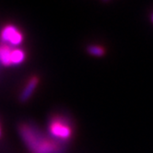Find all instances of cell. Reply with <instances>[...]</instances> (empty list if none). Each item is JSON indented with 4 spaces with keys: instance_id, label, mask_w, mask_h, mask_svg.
Returning a JSON list of instances; mask_svg holds the SVG:
<instances>
[{
    "instance_id": "cell-1",
    "label": "cell",
    "mask_w": 153,
    "mask_h": 153,
    "mask_svg": "<svg viewBox=\"0 0 153 153\" xmlns=\"http://www.w3.org/2000/svg\"><path fill=\"white\" fill-rule=\"evenodd\" d=\"M19 132L30 153H64L65 146L47 137L34 126L24 124Z\"/></svg>"
},
{
    "instance_id": "cell-2",
    "label": "cell",
    "mask_w": 153,
    "mask_h": 153,
    "mask_svg": "<svg viewBox=\"0 0 153 153\" xmlns=\"http://www.w3.org/2000/svg\"><path fill=\"white\" fill-rule=\"evenodd\" d=\"M48 129L50 137L64 145L72 139L74 133L71 120L63 115L53 117L50 120Z\"/></svg>"
},
{
    "instance_id": "cell-3",
    "label": "cell",
    "mask_w": 153,
    "mask_h": 153,
    "mask_svg": "<svg viewBox=\"0 0 153 153\" xmlns=\"http://www.w3.org/2000/svg\"><path fill=\"white\" fill-rule=\"evenodd\" d=\"M0 38L5 45L8 43L11 46H18L23 41L22 33L13 25L6 26L0 33Z\"/></svg>"
},
{
    "instance_id": "cell-4",
    "label": "cell",
    "mask_w": 153,
    "mask_h": 153,
    "mask_svg": "<svg viewBox=\"0 0 153 153\" xmlns=\"http://www.w3.org/2000/svg\"><path fill=\"white\" fill-rule=\"evenodd\" d=\"M38 82H39V79H38V78H36V76H33V78H31L29 80V82L25 86L23 91L20 94V101L26 102L27 100H29V98L31 96V94L33 93V91H35L36 87L38 85Z\"/></svg>"
},
{
    "instance_id": "cell-5",
    "label": "cell",
    "mask_w": 153,
    "mask_h": 153,
    "mask_svg": "<svg viewBox=\"0 0 153 153\" xmlns=\"http://www.w3.org/2000/svg\"><path fill=\"white\" fill-rule=\"evenodd\" d=\"M11 48L7 45H0V62L4 65H11V61H10V54H11Z\"/></svg>"
},
{
    "instance_id": "cell-6",
    "label": "cell",
    "mask_w": 153,
    "mask_h": 153,
    "mask_svg": "<svg viewBox=\"0 0 153 153\" xmlns=\"http://www.w3.org/2000/svg\"><path fill=\"white\" fill-rule=\"evenodd\" d=\"M26 54L25 52L21 49L15 48L11 50V54H10V61L11 65H19L25 60Z\"/></svg>"
},
{
    "instance_id": "cell-7",
    "label": "cell",
    "mask_w": 153,
    "mask_h": 153,
    "mask_svg": "<svg viewBox=\"0 0 153 153\" xmlns=\"http://www.w3.org/2000/svg\"><path fill=\"white\" fill-rule=\"evenodd\" d=\"M87 51H88V53L91 54V56H98V57L104 56V53H105V50L99 45H90L87 48Z\"/></svg>"
},
{
    "instance_id": "cell-8",
    "label": "cell",
    "mask_w": 153,
    "mask_h": 153,
    "mask_svg": "<svg viewBox=\"0 0 153 153\" xmlns=\"http://www.w3.org/2000/svg\"><path fill=\"white\" fill-rule=\"evenodd\" d=\"M152 21H153V15H152Z\"/></svg>"
}]
</instances>
